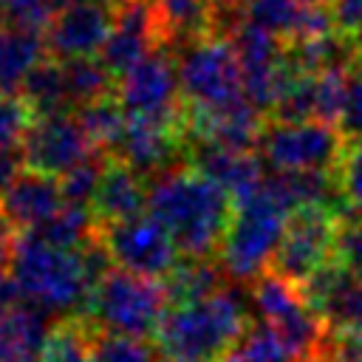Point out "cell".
I'll list each match as a JSON object with an SVG mask.
<instances>
[{
	"instance_id": "cell-8",
	"label": "cell",
	"mask_w": 362,
	"mask_h": 362,
	"mask_svg": "<svg viewBox=\"0 0 362 362\" xmlns=\"http://www.w3.org/2000/svg\"><path fill=\"white\" fill-rule=\"evenodd\" d=\"M99 240L105 243L110 260L119 269H127L133 274L144 277H161L175 269L178 246L167 226L156 221L150 212L147 215H130L122 221L105 223L99 232Z\"/></svg>"
},
{
	"instance_id": "cell-41",
	"label": "cell",
	"mask_w": 362,
	"mask_h": 362,
	"mask_svg": "<svg viewBox=\"0 0 362 362\" xmlns=\"http://www.w3.org/2000/svg\"><path fill=\"white\" fill-rule=\"evenodd\" d=\"M339 362H362V334L359 337H345L334 345Z\"/></svg>"
},
{
	"instance_id": "cell-20",
	"label": "cell",
	"mask_w": 362,
	"mask_h": 362,
	"mask_svg": "<svg viewBox=\"0 0 362 362\" xmlns=\"http://www.w3.org/2000/svg\"><path fill=\"white\" fill-rule=\"evenodd\" d=\"M45 34L20 28V25H0V93H20L31 68L45 59Z\"/></svg>"
},
{
	"instance_id": "cell-21",
	"label": "cell",
	"mask_w": 362,
	"mask_h": 362,
	"mask_svg": "<svg viewBox=\"0 0 362 362\" xmlns=\"http://www.w3.org/2000/svg\"><path fill=\"white\" fill-rule=\"evenodd\" d=\"M218 0H153L164 40H198L215 28Z\"/></svg>"
},
{
	"instance_id": "cell-42",
	"label": "cell",
	"mask_w": 362,
	"mask_h": 362,
	"mask_svg": "<svg viewBox=\"0 0 362 362\" xmlns=\"http://www.w3.org/2000/svg\"><path fill=\"white\" fill-rule=\"evenodd\" d=\"M297 362H339V356H337V351L331 348V351H320V354H311V356H303V359H297Z\"/></svg>"
},
{
	"instance_id": "cell-27",
	"label": "cell",
	"mask_w": 362,
	"mask_h": 362,
	"mask_svg": "<svg viewBox=\"0 0 362 362\" xmlns=\"http://www.w3.org/2000/svg\"><path fill=\"white\" fill-rule=\"evenodd\" d=\"M305 6L308 3H303V0H246L243 3V17L255 25L277 34L280 40L291 42L300 34Z\"/></svg>"
},
{
	"instance_id": "cell-36",
	"label": "cell",
	"mask_w": 362,
	"mask_h": 362,
	"mask_svg": "<svg viewBox=\"0 0 362 362\" xmlns=\"http://www.w3.org/2000/svg\"><path fill=\"white\" fill-rule=\"evenodd\" d=\"M337 124H339V133L345 139L362 136V65L359 62L348 71L345 102H342V110H339Z\"/></svg>"
},
{
	"instance_id": "cell-11",
	"label": "cell",
	"mask_w": 362,
	"mask_h": 362,
	"mask_svg": "<svg viewBox=\"0 0 362 362\" xmlns=\"http://www.w3.org/2000/svg\"><path fill=\"white\" fill-rule=\"evenodd\" d=\"M300 291L331 337L345 339L362 334V274L334 257L303 280Z\"/></svg>"
},
{
	"instance_id": "cell-3",
	"label": "cell",
	"mask_w": 362,
	"mask_h": 362,
	"mask_svg": "<svg viewBox=\"0 0 362 362\" xmlns=\"http://www.w3.org/2000/svg\"><path fill=\"white\" fill-rule=\"evenodd\" d=\"M246 328V303L238 291L218 288L204 300L173 303L158 328L156 348L170 362H212Z\"/></svg>"
},
{
	"instance_id": "cell-35",
	"label": "cell",
	"mask_w": 362,
	"mask_h": 362,
	"mask_svg": "<svg viewBox=\"0 0 362 362\" xmlns=\"http://www.w3.org/2000/svg\"><path fill=\"white\" fill-rule=\"evenodd\" d=\"M54 11L57 8L51 6V0H3L6 23L20 25V28H31V31H40V34H45Z\"/></svg>"
},
{
	"instance_id": "cell-23",
	"label": "cell",
	"mask_w": 362,
	"mask_h": 362,
	"mask_svg": "<svg viewBox=\"0 0 362 362\" xmlns=\"http://www.w3.org/2000/svg\"><path fill=\"white\" fill-rule=\"evenodd\" d=\"M20 96L28 102V107L34 110V116H45V113H59L65 110L68 102V88H65V71L59 59H40L31 74L25 76Z\"/></svg>"
},
{
	"instance_id": "cell-5",
	"label": "cell",
	"mask_w": 362,
	"mask_h": 362,
	"mask_svg": "<svg viewBox=\"0 0 362 362\" xmlns=\"http://www.w3.org/2000/svg\"><path fill=\"white\" fill-rule=\"evenodd\" d=\"M167 303L170 300L164 283L116 266L96 280L88 300V314L99 331L150 337L156 334L167 311Z\"/></svg>"
},
{
	"instance_id": "cell-2",
	"label": "cell",
	"mask_w": 362,
	"mask_h": 362,
	"mask_svg": "<svg viewBox=\"0 0 362 362\" xmlns=\"http://www.w3.org/2000/svg\"><path fill=\"white\" fill-rule=\"evenodd\" d=\"M147 212L167 226L178 252L206 257L221 249L235 215V201L198 167L167 170L147 187Z\"/></svg>"
},
{
	"instance_id": "cell-17",
	"label": "cell",
	"mask_w": 362,
	"mask_h": 362,
	"mask_svg": "<svg viewBox=\"0 0 362 362\" xmlns=\"http://www.w3.org/2000/svg\"><path fill=\"white\" fill-rule=\"evenodd\" d=\"M65 204L59 178L37 173V170H23V175L0 195V209L3 215L23 229L40 226L45 218H51L59 206Z\"/></svg>"
},
{
	"instance_id": "cell-40",
	"label": "cell",
	"mask_w": 362,
	"mask_h": 362,
	"mask_svg": "<svg viewBox=\"0 0 362 362\" xmlns=\"http://www.w3.org/2000/svg\"><path fill=\"white\" fill-rule=\"evenodd\" d=\"M14 243H17V235H14V223L3 215L0 209V269L8 266L11 260V252H14Z\"/></svg>"
},
{
	"instance_id": "cell-24",
	"label": "cell",
	"mask_w": 362,
	"mask_h": 362,
	"mask_svg": "<svg viewBox=\"0 0 362 362\" xmlns=\"http://www.w3.org/2000/svg\"><path fill=\"white\" fill-rule=\"evenodd\" d=\"M93 209L82 206V204H71L65 201L51 218H45L40 226L34 229H25V232H34L40 235L42 240L54 243V246H65V249H82L88 246L96 235L93 229Z\"/></svg>"
},
{
	"instance_id": "cell-10",
	"label": "cell",
	"mask_w": 362,
	"mask_h": 362,
	"mask_svg": "<svg viewBox=\"0 0 362 362\" xmlns=\"http://www.w3.org/2000/svg\"><path fill=\"white\" fill-rule=\"evenodd\" d=\"M339 215L325 206H300L291 212L277 255L272 260L274 272L291 283L308 280L320 266L334 260Z\"/></svg>"
},
{
	"instance_id": "cell-39",
	"label": "cell",
	"mask_w": 362,
	"mask_h": 362,
	"mask_svg": "<svg viewBox=\"0 0 362 362\" xmlns=\"http://www.w3.org/2000/svg\"><path fill=\"white\" fill-rule=\"evenodd\" d=\"M23 303H28V300H25V294H23V288H20V283H17V277L11 274V269H8V272L0 269V311H8V308L23 305Z\"/></svg>"
},
{
	"instance_id": "cell-37",
	"label": "cell",
	"mask_w": 362,
	"mask_h": 362,
	"mask_svg": "<svg viewBox=\"0 0 362 362\" xmlns=\"http://www.w3.org/2000/svg\"><path fill=\"white\" fill-rule=\"evenodd\" d=\"M328 11H331V23L339 34L354 37L362 28V0H331Z\"/></svg>"
},
{
	"instance_id": "cell-34",
	"label": "cell",
	"mask_w": 362,
	"mask_h": 362,
	"mask_svg": "<svg viewBox=\"0 0 362 362\" xmlns=\"http://www.w3.org/2000/svg\"><path fill=\"white\" fill-rule=\"evenodd\" d=\"M334 257L348 266L351 272L362 274V218L342 215L337 223V240H334Z\"/></svg>"
},
{
	"instance_id": "cell-46",
	"label": "cell",
	"mask_w": 362,
	"mask_h": 362,
	"mask_svg": "<svg viewBox=\"0 0 362 362\" xmlns=\"http://www.w3.org/2000/svg\"><path fill=\"white\" fill-rule=\"evenodd\" d=\"M0 14H3V0H0Z\"/></svg>"
},
{
	"instance_id": "cell-31",
	"label": "cell",
	"mask_w": 362,
	"mask_h": 362,
	"mask_svg": "<svg viewBox=\"0 0 362 362\" xmlns=\"http://www.w3.org/2000/svg\"><path fill=\"white\" fill-rule=\"evenodd\" d=\"M105 167L107 161L102 156H88L85 161L74 164L68 173L59 175V189H62V198L71 201V204H82L88 206L102 184V175H105Z\"/></svg>"
},
{
	"instance_id": "cell-7",
	"label": "cell",
	"mask_w": 362,
	"mask_h": 362,
	"mask_svg": "<svg viewBox=\"0 0 362 362\" xmlns=\"http://www.w3.org/2000/svg\"><path fill=\"white\" fill-rule=\"evenodd\" d=\"M345 147L339 127L322 119L305 122H272L263 124L257 150L274 173H303V170H334Z\"/></svg>"
},
{
	"instance_id": "cell-38",
	"label": "cell",
	"mask_w": 362,
	"mask_h": 362,
	"mask_svg": "<svg viewBox=\"0 0 362 362\" xmlns=\"http://www.w3.org/2000/svg\"><path fill=\"white\" fill-rule=\"evenodd\" d=\"M25 170V156H23V147L20 144H11V147H0V195L23 175Z\"/></svg>"
},
{
	"instance_id": "cell-15",
	"label": "cell",
	"mask_w": 362,
	"mask_h": 362,
	"mask_svg": "<svg viewBox=\"0 0 362 362\" xmlns=\"http://www.w3.org/2000/svg\"><path fill=\"white\" fill-rule=\"evenodd\" d=\"M189 127L201 141H212L232 150H252L257 147L263 130V110L255 107L246 96L223 107H189Z\"/></svg>"
},
{
	"instance_id": "cell-19",
	"label": "cell",
	"mask_w": 362,
	"mask_h": 362,
	"mask_svg": "<svg viewBox=\"0 0 362 362\" xmlns=\"http://www.w3.org/2000/svg\"><path fill=\"white\" fill-rule=\"evenodd\" d=\"M147 206V187L141 181V173L127 167L124 161L107 164L102 184L90 201V209L99 221H122L130 215H139Z\"/></svg>"
},
{
	"instance_id": "cell-30",
	"label": "cell",
	"mask_w": 362,
	"mask_h": 362,
	"mask_svg": "<svg viewBox=\"0 0 362 362\" xmlns=\"http://www.w3.org/2000/svg\"><path fill=\"white\" fill-rule=\"evenodd\" d=\"M334 173L345 201V215L362 218V136H354L345 141Z\"/></svg>"
},
{
	"instance_id": "cell-28",
	"label": "cell",
	"mask_w": 362,
	"mask_h": 362,
	"mask_svg": "<svg viewBox=\"0 0 362 362\" xmlns=\"http://www.w3.org/2000/svg\"><path fill=\"white\" fill-rule=\"evenodd\" d=\"M76 119L82 122L85 133L90 136V141L96 147H116V141H119V136L124 130L127 113L119 105V99L105 96V99H96L90 105H82Z\"/></svg>"
},
{
	"instance_id": "cell-43",
	"label": "cell",
	"mask_w": 362,
	"mask_h": 362,
	"mask_svg": "<svg viewBox=\"0 0 362 362\" xmlns=\"http://www.w3.org/2000/svg\"><path fill=\"white\" fill-rule=\"evenodd\" d=\"M354 45H356V59H359V65H362V28L354 34Z\"/></svg>"
},
{
	"instance_id": "cell-9",
	"label": "cell",
	"mask_w": 362,
	"mask_h": 362,
	"mask_svg": "<svg viewBox=\"0 0 362 362\" xmlns=\"http://www.w3.org/2000/svg\"><path fill=\"white\" fill-rule=\"evenodd\" d=\"M116 99L127 116H150L164 122H184L178 65L161 48H153L133 68L119 74Z\"/></svg>"
},
{
	"instance_id": "cell-1",
	"label": "cell",
	"mask_w": 362,
	"mask_h": 362,
	"mask_svg": "<svg viewBox=\"0 0 362 362\" xmlns=\"http://www.w3.org/2000/svg\"><path fill=\"white\" fill-rule=\"evenodd\" d=\"M107 263L113 260L99 238L82 249H65L25 232L17 235L8 269L31 305L51 314H71L88 308L90 291L107 272Z\"/></svg>"
},
{
	"instance_id": "cell-45",
	"label": "cell",
	"mask_w": 362,
	"mask_h": 362,
	"mask_svg": "<svg viewBox=\"0 0 362 362\" xmlns=\"http://www.w3.org/2000/svg\"><path fill=\"white\" fill-rule=\"evenodd\" d=\"M303 3H308V6H328L331 0H303Z\"/></svg>"
},
{
	"instance_id": "cell-12",
	"label": "cell",
	"mask_w": 362,
	"mask_h": 362,
	"mask_svg": "<svg viewBox=\"0 0 362 362\" xmlns=\"http://www.w3.org/2000/svg\"><path fill=\"white\" fill-rule=\"evenodd\" d=\"M20 147H23L28 170L59 178L74 164L93 156L96 144L90 141V136L85 133V127L76 116H68L65 110H59V113L34 116Z\"/></svg>"
},
{
	"instance_id": "cell-16",
	"label": "cell",
	"mask_w": 362,
	"mask_h": 362,
	"mask_svg": "<svg viewBox=\"0 0 362 362\" xmlns=\"http://www.w3.org/2000/svg\"><path fill=\"white\" fill-rule=\"evenodd\" d=\"M192 161L201 173L215 178L232 195V201L252 195L266 181L263 161L252 150H232V147H221L212 141H198Z\"/></svg>"
},
{
	"instance_id": "cell-6",
	"label": "cell",
	"mask_w": 362,
	"mask_h": 362,
	"mask_svg": "<svg viewBox=\"0 0 362 362\" xmlns=\"http://www.w3.org/2000/svg\"><path fill=\"white\" fill-rule=\"evenodd\" d=\"M178 82L189 107L209 110L238 102L243 96V74L232 40L223 34L189 40L178 57Z\"/></svg>"
},
{
	"instance_id": "cell-22",
	"label": "cell",
	"mask_w": 362,
	"mask_h": 362,
	"mask_svg": "<svg viewBox=\"0 0 362 362\" xmlns=\"http://www.w3.org/2000/svg\"><path fill=\"white\" fill-rule=\"evenodd\" d=\"M297 359L300 356L280 334V328L266 320L246 325L243 334L223 354V362H297Z\"/></svg>"
},
{
	"instance_id": "cell-25",
	"label": "cell",
	"mask_w": 362,
	"mask_h": 362,
	"mask_svg": "<svg viewBox=\"0 0 362 362\" xmlns=\"http://www.w3.org/2000/svg\"><path fill=\"white\" fill-rule=\"evenodd\" d=\"M65 71V88L68 102L82 107L96 99L110 96L113 90V74L105 68L99 57H79V59H59Z\"/></svg>"
},
{
	"instance_id": "cell-32",
	"label": "cell",
	"mask_w": 362,
	"mask_h": 362,
	"mask_svg": "<svg viewBox=\"0 0 362 362\" xmlns=\"http://www.w3.org/2000/svg\"><path fill=\"white\" fill-rule=\"evenodd\" d=\"M42 362H96L90 334L79 322H65L51 331Z\"/></svg>"
},
{
	"instance_id": "cell-29",
	"label": "cell",
	"mask_w": 362,
	"mask_h": 362,
	"mask_svg": "<svg viewBox=\"0 0 362 362\" xmlns=\"http://www.w3.org/2000/svg\"><path fill=\"white\" fill-rule=\"evenodd\" d=\"M90 348L96 362H161V351L144 337L96 331L90 334Z\"/></svg>"
},
{
	"instance_id": "cell-33",
	"label": "cell",
	"mask_w": 362,
	"mask_h": 362,
	"mask_svg": "<svg viewBox=\"0 0 362 362\" xmlns=\"http://www.w3.org/2000/svg\"><path fill=\"white\" fill-rule=\"evenodd\" d=\"M34 122V110L20 93H0V147L20 144Z\"/></svg>"
},
{
	"instance_id": "cell-4",
	"label": "cell",
	"mask_w": 362,
	"mask_h": 362,
	"mask_svg": "<svg viewBox=\"0 0 362 362\" xmlns=\"http://www.w3.org/2000/svg\"><path fill=\"white\" fill-rule=\"evenodd\" d=\"M294 209L297 206L280 173L274 178H266L252 195L235 201V215L221 243L223 269L235 280L260 277L263 269L272 266Z\"/></svg>"
},
{
	"instance_id": "cell-13",
	"label": "cell",
	"mask_w": 362,
	"mask_h": 362,
	"mask_svg": "<svg viewBox=\"0 0 362 362\" xmlns=\"http://www.w3.org/2000/svg\"><path fill=\"white\" fill-rule=\"evenodd\" d=\"M116 20V0H79L57 8L45 28V48L54 59L99 57Z\"/></svg>"
},
{
	"instance_id": "cell-26",
	"label": "cell",
	"mask_w": 362,
	"mask_h": 362,
	"mask_svg": "<svg viewBox=\"0 0 362 362\" xmlns=\"http://www.w3.org/2000/svg\"><path fill=\"white\" fill-rule=\"evenodd\" d=\"M167 300L170 303H192V300H204L212 291L221 288V272L206 263V257H189V263L175 266L167 274Z\"/></svg>"
},
{
	"instance_id": "cell-18",
	"label": "cell",
	"mask_w": 362,
	"mask_h": 362,
	"mask_svg": "<svg viewBox=\"0 0 362 362\" xmlns=\"http://www.w3.org/2000/svg\"><path fill=\"white\" fill-rule=\"evenodd\" d=\"M51 331L48 311L31 303L0 311V362H42Z\"/></svg>"
},
{
	"instance_id": "cell-47",
	"label": "cell",
	"mask_w": 362,
	"mask_h": 362,
	"mask_svg": "<svg viewBox=\"0 0 362 362\" xmlns=\"http://www.w3.org/2000/svg\"><path fill=\"white\" fill-rule=\"evenodd\" d=\"M240 3H246V0H240Z\"/></svg>"
},
{
	"instance_id": "cell-44",
	"label": "cell",
	"mask_w": 362,
	"mask_h": 362,
	"mask_svg": "<svg viewBox=\"0 0 362 362\" xmlns=\"http://www.w3.org/2000/svg\"><path fill=\"white\" fill-rule=\"evenodd\" d=\"M71 3H79V0H51L54 8H65V6H71Z\"/></svg>"
},
{
	"instance_id": "cell-14",
	"label": "cell",
	"mask_w": 362,
	"mask_h": 362,
	"mask_svg": "<svg viewBox=\"0 0 362 362\" xmlns=\"http://www.w3.org/2000/svg\"><path fill=\"white\" fill-rule=\"evenodd\" d=\"M184 122H164L150 116H127L124 130L116 141V156L141 175L164 170L181 150L178 127Z\"/></svg>"
}]
</instances>
